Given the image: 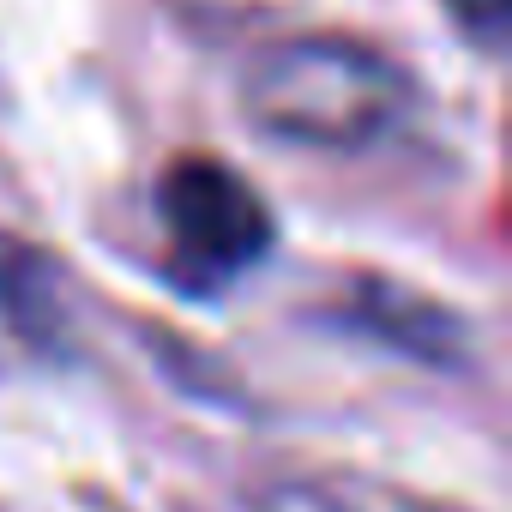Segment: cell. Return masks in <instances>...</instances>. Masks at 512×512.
Instances as JSON below:
<instances>
[{"mask_svg":"<svg viewBox=\"0 0 512 512\" xmlns=\"http://www.w3.org/2000/svg\"><path fill=\"white\" fill-rule=\"evenodd\" d=\"M350 314H356L362 332H374V338H386V344H398V350H410V356H428V362H452V356H458V350H452L458 320H452L446 308H434L428 296H410V290H398V284H380V278L356 284Z\"/></svg>","mask_w":512,"mask_h":512,"instance_id":"obj_3","label":"cell"},{"mask_svg":"<svg viewBox=\"0 0 512 512\" xmlns=\"http://www.w3.org/2000/svg\"><path fill=\"white\" fill-rule=\"evenodd\" d=\"M0 314L19 326V338L31 344H55L67 326L61 308V272L43 247L19 241V235H0Z\"/></svg>","mask_w":512,"mask_h":512,"instance_id":"obj_4","label":"cell"},{"mask_svg":"<svg viewBox=\"0 0 512 512\" xmlns=\"http://www.w3.org/2000/svg\"><path fill=\"white\" fill-rule=\"evenodd\" d=\"M440 7H446L452 25H458L470 43H482V49H500V37H506V25H512V0H440Z\"/></svg>","mask_w":512,"mask_h":512,"instance_id":"obj_5","label":"cell"},{"mask_svg":"<svg viewBox=\"0 0 512 512\" xmlns=\"http://www.w3.org/2000/svg\"><path fill=\"white\" fill-rule=\"evenodd\" d=\"M241 109L272 139L320 145V151H362L404 121L410 73L362 37L308 31L253 55L241 79Z\"/></svg>","mask_w":512,"mask_h":512,"instance_id":"obj_1","label":"cell"},{"mask_svg":"<svg viewBox=\"0 0 512 512\" xmlns=\"http://www.w3.org/2000/svg\"><path fill=\"white\" fill-rule=\"evenodd\" d=\"M157 223L169 241L175 278L187 290H217L253 272L272 253V205L241 169L205 151H181L157 175Z\"/></svg>","mask_w":512,"mask_h":512,"instance_id":"obj_2","label":"cell"}]
</instances>
